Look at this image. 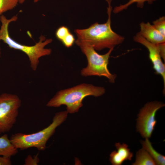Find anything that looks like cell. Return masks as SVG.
I'll use <instances>...</instances> for the list:
<instances>
[{"label":"cell","mask_w":165,"mask_h":165,"mask_svg":"<svg viewBox=\"0 0 165 165\" xmlns=\"http://www.w3.org/2000/svg\"><path fill=\"white\" fill-rule=\"evenodd\" d=\"M10 157L1 156H0V165H11Z\"/></svg>","instance_id":"20"},{"label":"cell","mask_w":165,"mask_h":165,"mask_svg":"<svg viewBox=\"0 0 165 165\" xmlns=\"http://www.w3.org/2000/svg\"><path fill=\"white\" fill-rule=\"evenodd\" d=\"M133 165H155L156 163L148 151L142 148L136 152L135 162Z\"/></svg>","instance_id":"13"},{"label":"cell","mask_w":165,"mask_h":165,"mask_svg":"<svg viewBox=\"0 0 165 165\" xmlns=\"http://www.w3.org/2000/svg\"><path fill=\"white\" fill-rule=\"evenodd\" d=\"M165 106L157 101L148 102L140 110L138 115L137 130L145 138H150L157 123L155 119L157 111Z\"/></svg>","instance_id":"7"},{"label":"cell","mask_w":165,"mask_h":165,"mask_svg":"<svg viewBox=\"0 0 165 165\" xmlns=\"http://www.w3.org/2000/svg\"><path fill=\"white\" fill-rule=\"evenodd\" d=\"M21 101L16 94H0V132H9L15 123Z\"/></svg>","instance_id":"6"},{"label":"cell","mask_w":165,"mask_h":165,"mask_svg":"<svg viewBox=\"0 0 165 165\" xmlns=\"http://www.w3.org/2000/svg\"><path fill=\"white\" fill-rule=\"evenodd\" d=\"M115 145L117 151H112L110 155L109 160L112 165H121L126 160H131L133 154L127 144L118 142Z\"/></svg>","instance_id":"9"},{"label":"cell","mask_w":165,"mask_h":165,"mask_svg":"<svg viewBox=\"0 0 165 165\" xmlns=\"http://www.w3.org/2000/svg\"><path fill=\"white\" fill-rule=\"evenodd\" d=\"M75 39L73 35L70 32L62 40L61 42L66 47L69 48L75 42Z\"/></svg>","instance_id":"18"},{"label":"cell","mask_w":165,"mask_h":165,"mask_svg":"<svg viewBox=\"0 0 165 165\" xmlns=\"http://www.w3.org/2000/svg\"><path fill=\"white\" fill-rule=\"evenodd\" d=\"M140 26V31L138 33L148 41L155 44L165 42V37L149 22H142Z\"/></svg>","instance_id":"10"},{"label":"cell","mask_w":165,"mask_h":165,"mask_svg":"<svg viewBox=\"0 0 165 165\" xmlns=\"http://www.w3.org/2000/svg\"><path fill=\"white\" fill-rule=\"evenodd\" d=\"M75 43L80 48L82 53L86 56L87 65L81 71V75L84 77L96 76L104 77L109 82H115L116 75L112 74L108 68L110 55L114 48L109 49L104 54H98L94 49L89 44L77 39Z\"/></svg>","instance_id":"5"},{"label":"cell","mask_w":165,"mask_h":165,"mask_svg":"<svg viewBox=\"0 0 165 165\" xmlns=\"http://www.w3.org/2000/svg\"><path fill=\"white\" fill-rule=\"evenodd\" d=\"M142 148L146 150L155 161L156 165H164L165 156L157 152L153 148L148 138L141 141Z\"/></svg>","instance_id":"12"},{"label":"cell","mask_w":165,"mask_h":165,"mask_svg":"<svg viewBox=\"0 0 165 165\" xmlns=\"http://www.w3.org/2000/svg\"><path fill=\"white\" fill-rule=\"evenodd\" d=\"M105 92L102 87L86 83L57 92L47 103L48 107L58 108L62 105L66 106L68 113L73 114L78 112L83 106L82 101L87 96H101Z\"/></svg>","instance_id":"2"},{"label":"cell","mask_w":165,"mask_h":165,"mask_svg":"<svg viewBox=\"0 0 165 165\" xmlns=\"http://www.w3.org/2000/svg\"><path fill=\"white\" fill-rule=\"evenodd\" d=\"M19 0H0V16L2 13L14 8Z\"/></svg>","instance_id":"15"},{"label":"cell","mask_w":165,"mask_h":165,"mask_svg":"<svg viewBox=\"0 0 165 165\" xmlns=\"http://www.w3.org/2000/svg\"><path fill=\"white\" fill-rule=\"evenodd\" d=\"M67 111L57 112L53 117V121L48 127L37 132L26 134L17 133L12 135L9 138L14 147L21 150L35 147L39 151L46 149V143L54 133L56 128L66 119Z\"/></svg>","instance_id":"4"},{"label":"cell","mask_w":165,"mask_h":165,"mask_svg":"<svg viewBox=\"0 0 165 165\" xmlns=\"http://www.w3.org/2000/svg\"><path fill=\"white\" fill-rule=\"evenodd\" d=\"M156 0H129L127 2L120 4L119 6L115 7L113 10V12L114 13H117L121 11L127 9L131 5L134 3H136L137 7L142 8L144 5V3L147 2L149 4H152Z\"/></svg>","instance_id":"14"},{"label":"cell","mask_w":165,"mask_h":165,"mask_svg":"<svg viewBox=\"0 0 165 165\" xmlns=\"http://www.w3.org/2000/svg\"><path fill=\"white\" fill-rule=\"evenodd\" d=\"M155 28L165 37V16H163L153 22Z\"/></svg>","instance_id":"16"},{"label":"cell","mask_w":165,"mask_h":165,"mask_svg":"<svg viewBox=\"0 0 165 165\" xmlns=\"http://www.w3.org/2000/svg\"><path fill=\"white\" fill-rule=\"evenodd\" d=\"M39 159L38 155L33 156L28 155L25 160V165H37L39 162Z\"/></svg>","instance_id":"19"},{"label":"cell","mask_w":165,"mask_h":165,"mask_svg":"<svg viewBox=\"0 0 165 165\" xmlns=\"http://www.w3.org/2000/svg\"><path fill=\"white\" fill-rule=\"evenodd\" d=\"M70 32V31L67 27L61 26L57 29L55 35L57 38L61 42Z\"/></svg>","instance_id":"17"},{"label":"cell","mask_w":165,"mask_h":165,"mask_svg":"<svg viewBox=\"0 0 165 165\" xmlns=\"http://www.w3.org/2000/svg\"><path fill=\"white\" fill-rule=\"evenodd\" d=\"M1 48L0 47V57H1Z\"/></svg>","instance_id":"23"},{"label":"cell","mask_w":165,"mask_h":165,"mask_svg":"<svg viewBox=\"0 0 165 165\" xmlns=\"http://www.w3.org/2000/svg\"><path fill=\"white\" fill-rule=\"evenodd\" d=\"M105 0L108 5L107 8L108 19L106 22L102 24L96 22L88 28L76 29L74 31L78 39L89 44L96 50L114 48L116 46L122 43L125 39L124 36L116 33L112 29V0Z\"/></svg>","instance_id":"1"},{"label":"cell","mask_w":165,"mask_h":165,"mask_svg":"<svg viewBox=\"0 0 165 165\" xmlns=\"http://www.w3.org/2000/svg\"><path fill=\"white\" fill-rule=\"evenodd\" d=\"M41 0H34V2H36ZM25 0H19V3L20 4H23L25 1Z\"/></svg>","instance_id":"22"},{"label":"cell","mask_w":165,"mask_h":165,"mask_svg":"<svg viewBox=\"0 0 165 165\" xmlns=\"http://www.w3.org/2000/svg\"><path fill=\"white\" fill-rule=\"evenodd\" d=\"M18 152V149L11 143L7 134L0 137V156L11 157L16 154Z\"/></svg>","instance_id":"11"},{"label":"cell","mask_w":165,"mask_h":165,"mask_svg":"<svg viewBox=\"0 0 165 165\" xmlns=\"http://www.w3.org/2000/svg\"><path fill=\"white\" fill-rule=\"evenodd\" d=\"M17 19L16 16L10 19H7L4 15L0 16L2 25L0 29V40H2L10 48L22 51L28 56L30 67L34 71H36L39 63V59L41 57L49 55L52 52L50 48H45V47L51 43L52 39H46V37L41 35L39 38V41L33 46H28L23 45L14 41L10 36L8 31L9 23L15 21Z\"/></svg>","instance_id":"3"},{"label":"cell","mask_w":165,"mask_h":165,"mask_svg":"<svg viewBox=\"0 0 165 165\" xmlns=\"http://www.w3.org/2000/svg\"><path fill=\"white\" fill-rule=\"evenodd\" d=\"M160 53L161 58L165 60V42L158 44Z\"/></svg>","instance_id":"21"},{"label":"cell","mask_w":165,"mask_h":165,"mask_svg":"<svg viewBox=\"0 0 165 165\" xmlns=\"http://www.w3.org/2000/svg\"><path fill=\"white\" fill-rule=\"evenodd\" d=\"M134 40L146 47L149 52V58L153 66V68L157 74L160 75L163 80L164 89L163 93H165V65L162 60L158 44L152 43L148 41L138 33L134 37Z\"/></svg>","instance_id":"8"}]
</instances>
